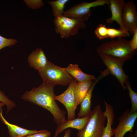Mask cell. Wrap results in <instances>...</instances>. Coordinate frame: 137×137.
I'll use <instances>...</instances> for the list:
<instances>
[{
  "instance_id": "cell-1",
  "label": "cell",
  "mask_w": 137,
  "mask_h": 137,
  "mask_svg": "<svg viewBox=\"0 0 137 137\" xmlns=\"http://www.w3.org/2000/svg\"><path fill=\"white\" fill-rule=\"evenodd\" d=\"M54 86L43 82L38 87L26 91L21 98L48 110L53 116L54 122L58 126L66 120V112L59 108L54 99Z\"/></svg>"
},
{
  "instance_id": "cell-2",
  "label": "cell",
  "mask_w": 137,
  "mask_h": 137,
  "mask_svg": "<svg viewBox=\"0 0 137 137\" xmlns=\"http://www.w3.org/2000/svg\"><path fill=\"white\" fill-rule=\"evenodd\" d=\"M98 54L115 58H123L126 61L132 59L134 51L131 48L129 41L122 37L118 38L101 44L97 48Z\"/></svg>"
},
{
  "instance_id": "cell-3",
  "label": "cell",
  "mask_w": 137,
  "mask_h": 137,
  "mask_svg": "<svg viewBox=\"0 0 137 137\" xmlns=\"http://www.w3.org/2000/svg\"><path fill=\"white\" fill-rule=\"evenodd\" d=\"M106 116L100 105L92 111L86 126L78 131L77 137H101L105 126Z\"/></svg>"
},
{
  "instance_id": "cell-4",
  "label": "cell",
  "mask_w": 137,
  "mask_h": 137,
  "mask_svg": "<svg viewBox=\"0 0 137 137\" xmlns=\"http://www.w3.org/2000/svg\"><path fill=\"white\" fill-rule=\"evenodd\" d=\"M43 83L55 86L69 84L73 77L64 68L48 61L45 66L38 71Z\"/></svg>"
},
{
  "instance_id": "cell-5",
  "label": "cell",
  "mask_w": 137,
  "mask_h": 137,
  "mask_svg": "<svg viewBox=\"0 0 137 137\" xmlns=\"http://www.w3.org/2000/svg\"><path fill=\"white\" fill-rule=\"evenodd\" d=\"M55 30L62 38H67L75 35L79 29L85 27L84 22L63 15L55 18L54 21Z\"/></svg>"
},
{
  "instance_id": "cell-6",
  "label": "cell",
  "mask_w": 137,
  "mask_h": 137,
  "mask_svg": "<svg viewBox=\"0 0 137 137\" xmlns=\"http://www.w3.org/2000/svg\"><path fill=\"white\" fill-rule=\"evenodd\" d=\"M105 5L109 6V0H97L90 3L83 2L65 11L63 15L70 18L77 19L84 22L87 21L90 17L91 8Z\"/></svg>"
},
{
  "instance_id": "cell-7",
  "label": "cell",
  "mask_w": 137,
  "mask_h": 137,
  "mask_svg": "<svg viewBox=\"0 0 137 137\" xmlns=\"http://www.w3.org/2000/svg\"><path fill=\"white\" fill-rule=\"evenodd\" d=\"M104 64L111 75L117 79L123 89H126L125 84L129 78L128 75L125 73L123 65L125 59L123 58H115L104 54H98Z\"/></svg>"
},
{
  "instance_id": "cell-8",
  "label": "cell",
  "mask_w": 137,
  "mask_h": 137,
  "mask_svg": "<svg viewBox=\"0 0 137 137\" xmlns=\"http://www.w3.org/2000/svg\"><path fill=\"white\" fill-rule=\"evenodd\" d=\"M77 81L73 78L69 86L61 94L55 95L54 99L59 101L65 107L67 113V120L75 118V110L77 108L76 104L74 89Z\"/></svg>"
},
{
  "instance_id": "cell-9",
  "label": "cell",
  "mask_w": 137,
  "mask_h": 137,
  "mask_svg": "<svg viewBox=\"0 0 137 137\" xmlns=\"http://www.w3.org/2000/svg\"><path fill=\"white\" fill-rule=\"evenodd\" d=\"M137 118V112L131 113L126 110L119 118V123L116 128L114 129V137H124L127 132L132 131Z\"/></svg>"
},
{
  "instance_id": "cell-10",
  "label": "cell",
  "mask_w": 137,
  "mask_h": 137,
  "mask_svg": "<svg viewBox=\"0 0 137 137\" xmlns=\"http://www.w3.org/2000/svg\"><path fill=\"white\" fill-rule=\"evenodd\" d=\"M136 7L134 2L131 0L125 3L123 8L122 19L124 27L133 35L134 29L137 27Z\"/></svg>"
},
{
  "instance_id": "cell-11",
  "label": "cell",
  "mask_w": 137,
  "mask_h": 137,
  "mask_svg": "<svg viewBox=\"0 0 137 137\" xmlns=\"http://www.w3.org/2000/svg\"><path fill=\"white\" fill-rule=\"evenodd\" d=\"M110 74L108 68L101 71L100 75L93 80L85 96L80 103V111L78 117L81 118L90 115L91 110V98L93 90L97 83L103 78Z\"/></svg>"
},
{
  "instance_id": "cell-12",
  "label": "cell",
  "mask_w": 137,
  "mask_h": 137,
  "mask_svg": "<svg viewBox=\"0 0 137 137\" xmlns=\"http://www.w3.org/2000/svg\"><path fill=\"white\" fill-rule=\"evenodd\" d=\"M111 16L106 19L108 24H112L115 21L118 24L119 29L127 35L129 36L130 34L124 27L122 19L123 9L126 3L124 0H109Z\"/></svg>"
},
{
  "instance_id": "cell-13",
  "label": "cell",
  "mask_w": 137,
  "mask_h": 137,
  "mask_svg": "<svg viewBox=\"0 0 137 137\" xmlns=\"http://www.w3.org/2000/svg\"><path fill=\"white\" fill-rule=\"evenodd\" d=\"M90 115L83 117L71 120H66L60 125L58 126L54 137H57L60 133L67 128H71L77 129L78 131L82 129L88 123Z\"/></svg>"
},
{
  "instance_id": "cell-14",
  "label": "cell",
  "mask_w": 137,
  "mask_h": 137,
  "mask_svg": "<svg viewBox=\"0 0 137 137\" xmlns=\"http://www.w3.org/2000/svg\"><path fill=\"white\" fill-rule=\"evenodd\" d=\"M1 107H0V119L2 122L7 125L10 137H25L28 135L44 130V129L39 130H28L9 123L4 117Z\"/></svg>"
},
{
  "instance_id": "cell-15",
  "label": "cell",
  "mask_w": 137,
  "mask_h": 137,
  "mask_svg": "<svg viewBox=\"0 0 137 137\" xmlns=\"http://www.w3.org/2000/svg\"><path fill=\"white\" fill-rule=\"evenodd\" d=\"M95 33L97 37L100 40L109 38H124L128 36L125 33L120 29L107 28L105 25L102 24L96 28Z\"/></svg>"
},
{
  "instance_id": "cell-16",
  "label": "cell",
  "mask_w": 137,
  "mask_h": 137,
  "mask_svg": "<svg viewBox=\"0 0 137 137\" xmlns=\"http://www.w3.org/2000/svg\"><path fill=\"white\" fill-rule=\"evenodd\" d=\"M48 61L44 51L41 48H37L33 51L28 58L29 66L38 71L44 67Z\"/></svg>"
},
{
  "instance_id": "cell-17",
  "label": "cell",
  "mask_w": 137,
  "mask_h": 137,
  "mask_svg": "<svg viewBox=\"0 0 137 137\" xmlns=\"http://www.w3.org/2000/svg\"><path fill=\"white\" fill-rule=\"evenodd\" d=\"M64 68L78 82H84L93 80L96 78L94 75L87 74L82 72L77 64H71Z\"/></svg>"
},
{
  "instance_id": "cell-18",
  "label": "cell",
  "mask_w": 137,
  "mask_h": 137,
  "mask_svg": "<svg viewBox=\"0 0 137 137\" xmlns=\"http://www.w3.org/2000/svg\"><path fill=\"white\" fill-rule=\"evenodd\" d=\"M105 107L104 112L106 117L107 123L101 137H112L114 135V129L112 126L114 123V113L111 106L107 105Z\"/></svg>"
},
{
  "instance_id": "cell-19",
  "label": "cell",
  "mask_w": 137,
  "mask_h": 137,
  "mask_svg": "<svg viewBox=\"0 0 137 137\" xmlns=\"http://www.w3.org/2000/svg\"><path fill=\"white\" fill-rule=\"evenodd\" d=\"M94 80L82 83L77 82L76 84L74 93L76 104L77 107L85 96Z\"/></svg>"
},
{
  "instance_id": "cell-20",
  "label": "cell",
  "mask_w": 137,
  "mask_h": 137,
  "mask_svg": "<svg viewBox=\"0 0 137 137\" xmlns=\"http://www.w3.org/2000/svg\"><path fill=\"white\" fill-rule=\"evenodd\" d=\"M69 1L68 0H57L48 2V3L52 7L53 13L55 18L63 15L65 5Z\"/></svg>"
},
{
  "instance_id": "cell-21",
  "label": "cell",
  "mask_w": 137,
  "mask_h": 137,
  "mask_svg": "<svg viewBox=\"0 0 137 137\" xmlns=\"http://www.w3.org/2000/svg\"><path fill=\"white\" fill-rule=\"evenodd\" d=\"M126 89L129 91V94L131 104V107L130 112L131 113L137 112V93L132 89L130 82L127 80L125 84Z\"/></svg>"
},
{
  "instance_id": "cell-22",
  "label": "cell",
  "mask_w": 137,
  "mask_h": 137,
  "mask_svg": "<svg viewBox=\"0 0 137 137\" xmlns=\"http://www.w3.org/2000/svg\"><path fill=\"white\" fill-rule=\"evenodd\" d=\"M0 101L6 106L7 107L6 114L16 106L15 103L9 99L5 93L0 90Z\"/></svg>"
},
{
  "instance_id": "cell-23",
  "label": "cell",
  "mask_w": 137,
  "mask_h": 137,
  "mask_svg": "<svg viewBox=\"0 0 137 137\" xmlns=\"http://www.w3.org/2000/svg\"><path fill=\"white\" fill-rule=\"evenodd\" d=\"M17 41L13 38L7 39L0 35V50L7 46H11L15 45Z\"/></svg>"
},
{
  "instance_id": "cell-24",
  "label": "cell",
  "mask_w": 137,
  "mask_h": 137,
  "mask_svg": "<svg viewBox=\"0 0 137 137\" xmlns=\"http://www.w3.org/2000/svg\"><path fill=\"white\" fill-rule=\"evenodd\" d=\"M132 35V38L129 42L132 49L135 51L137 49V27L134 29Z\"/></svg>"
},
{
  "instance_id": "cell-25",
  "label": "cell",
  "mask_w": 137,
  "mask_h": 137,
  "mask_svg": "<svg viewBox=\"0 0 137 137\" xmlns=\"http://www.w3.org/2000/svg\"><path fill=\"white\" fill-rule=\"evenodd\" d=\"M50 131L44 130L41 132L30 134L25 137H50Z\"/></svg>"
},
{
  "instance_id": "cell-26",
  "label": "cell",
  "mask_w": 137,
  "mask_h": 137,
  "mask_svg": "<svg viewBox=\"0 0 137 137\" xmlns=\"http://www.w3.org/2000/svg\"><path fill=\"white\" fill-rule=\"evenodd\" d=\"M71 133V131L70 129H65L63 137H70Z\"/></svg>"
},
{
  "instance_id": "cell-27",
  "label": "cell",
  "mask_w": 137,
  "mask_h": 137,
  "mask_svg": "<svg viewBox=\"0 0 137 137\" xmlns=\"http://www.w3.org/2000/svg\"><path fill=\"white\" fill-rule=\"evenodd\" d=\"M129 137H137V135H136V133H135V135L130 133L129 134Z\"/></svg>"
},
{
  "instance_id": "cell-28",
  "label": "cell",
  "mask_w": 137,
  "mask_h": 137,
  "mask_svg": "<svg viewBox=\"0 0 137 137\" xmlns=\"http://www.w3.org/2000/svg\"><path fill=\"white\" fill-rule=\"evenodd\" d=\"M4 105H5L4 103L2 102L0 103V107H2Z\"/></svg>"
}]
</instances>
